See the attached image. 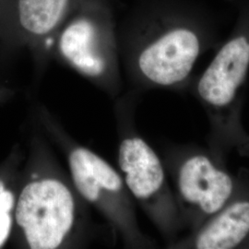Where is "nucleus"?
I'll return each instance as SVG.
<instances>
[{
  "mask_svg": "<svg viewBox=\"0 0 249 249\" xmlns=\"http://www.w3.org/2000/svg\"><path fill=\"white\" fill-rule=\"evenodd\" d=\"M5 190V187H4V184L0 181V194Z\"/></svg>",
  "mask_w": 249,
  "mask_h": 249,
  "instance_id": "obj_11",
  "label": "nucleus"
},
{
  "mask_svg": "<svg viewBox=\"0 0 249 249\" xmlns=\"http://www.w3.org/2000/svg\"><path fill=\"white\" fill-rule=\"evenodd\" d=\"M72 180L83 198L95 205L116 224L124 182L107 161L86 148H76L69 158Z\"/></svg>",
  "mask_w": 249,
  "mask_h": 249,
  "instance_id": "obj_2",
  "label": "nucleus"
},
{
  "mask_svg": "<svg viewBox=\"0 0 249 249\" xmlns=\"http://www.w3.org/2000/svg\"><path fill=\"white\" fill-rule=\"evenodd\" d=\"M13 194L5 189L0 194V247L9 237L12 223L10 213L13 209Z\"/></svg>",
  "mask_w": 249,
  "mask_h": 249,
  "instance_id": "obj_10",
  "label": "nucleus"
},
{
  "mask_svg": "<svg viewBox=\"0 0 249 249\" xmlns=\"http://www.w3.org/2000/svg\"><path fill=\"white\" fill-rule=\"evenodd\" d=\"M69 0H18L21 25L35 35L52 31L62 18Z\"/></svg>",
  "mask_w": 249,
  "mask_h": 249,
  "instance_id": "obj_9",
  "label": "nucleus"
},
{
  "mask_svg": "<svg viewBox=\"0 0 249 249\" xmlns=\"http://www.w3.org/2000/svg\"><path fill=\"white\" fill-rule=\"evenodd\" d=\"M76 206L71 191L60 180L40 178L22 189L15 218L30 249L59 248L71 234Z\"/></svg>",
  "mask_w": 249,
  "mask_h": 249,
  "instance_id": "obj_1",
  "label": "nucleus"
},
{
  "mask_svg": "<svg viewBox=\"0 0 249 249\" xmlns=\"http://www.w3.org/2000/svg\"><path fill=\"white\" fill-rule=\"evenodd\" d=\"M199 43L191 31L179 29L158 39L143 51L139 65L149 80L172 85L184 80L196 61Z\"/></svg>",
  "mask_w": 249,
  "mask_h": 249,
  "instance_id": "obj_3",
  "label": "nucleus"
},
{
  "mask_svg": "<svg viewBox=\"0 0 249 249\" xmlns=\"http://www.w3.org/2000/svg\"><path fill=\"white\" fill-rule=\"evenodd\" d=\"M249 233V202L228 207L208 224L196 238L198 249H230L237 247Z\"/></svg>",
  "mask_w": 249,
  "mask_h": 249,
  "instance_id": "obj_8",
  "label": "nucleus"
},
{
  "mask_svg": "<svg viewBox=\"0 0 249 249\" xmlns=\"http://www.w3.org/2000/svg\"><path fill=\"white\" fill-rule=\"evenodd\" d=\"M249 66V42L232 39L217 53L199 80L197 90L208 104L225 107L234 98Z\"/></svg>",
  "mask_w": 249,
  "mask_h": 249,
  "instance_id": "obj_4",
  "label": "nucleus"
},
{
  "mask_svg": "<svg viewBox=\"0 0 249 249\" xmlns=\"http://www.w3.org/2000/svg\"><path fill=\"white\" fill-rule=\"evenodd\" d=\"M118 164L125 186L139 199L153 196L163 184L164 172L158 156L140 138L126 139L121 142Z\"/></svg>",
  "mask_w": 249,
  "mask_h": 249,
  "instance_id": "obj_6",
  "label": "nucleus"
},
{
  "mask_svg": "<svg viewBox=\"0 0 249 249\" xmlns=\"http://www.w3.org/2000/svg\"><path fill=\"white\" fill-rule=\"evenodd\" d=\"M178 184L182 196L207 214L219 212L232 192L231 178L204 156L192 157L183 164Z\"/></svg>",
  "mask_w": 249,
  "mask_h": 249,
  "instance_id": "obj_5",
  "label": "nucleus"
},
{
  "mask_svg": "<svg viewBox=\"0 0 249 249\" xmlns=\"http://www.w3.org/2000/svg\"><path fill=\"white\" fill-rule=\"evenodd\" d=\"M59 48L64 57L84 75L99 77L106 71V61L97 47L95 28L86 18L74 21L65 30Z\"/></svg>",
  "mask_w": 249,
  "mask_h": 249,
  "instance_id": "obj_7",
  "label": "nucleus"
}]
</instances>
